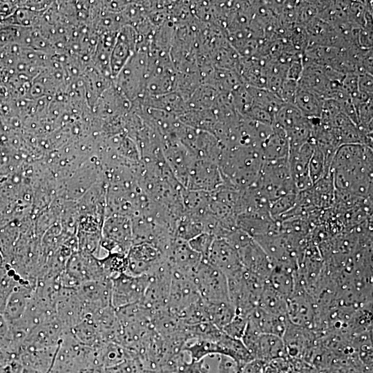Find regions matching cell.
Returning a JSON list of instances; mask_svg holds the SVG:
<instances>
[{"label":"cell","instance_id":"obj_4","mask_svg":"<svg viewBox=\"0 0 373 373\" xmlns=\"http://www.w3.org/2000/svg\"><path fill=\"white\" fill-rule=\"evenodd\" d=\"M241 340L254 359L268 363L278 358H288L282 337L260 334L247 326Z\"/></svg>","mask_w":373,"mask_h":373},{"label":"cell","instance_id":"obj_27","mask_svg":"<svg viewBox=\"0 0 373 373\" xmlns=\"http://www.w3.org/2000/svg\"><path fill=\"white\" fill-rule=\"evenodd\" d=\"M215 237L207 232H203L188 241L189 246L200 254L202 259L205 260L209 254Z\"/></svg>","mask_w":373,"mask_h":373},{"label":"cell","instance_id":"obj_7","mask_svg":"<svg viewBox=\"0 0 373 373\" xmlns=\"http://www.w3.org/2000/svg\"><path fill=\"white\" fill-rule=\"evenodd\" d=\"M318 338L313 329L294 325L288 321L282 337L287 357L307 362Z\"/></svg>","mask_w":373,"mask_h":373},{"label":"cell","instance_id":"obj_25","mask_svg":"<svg viewBox=\"0 0 373 373\" xmlns=\"http://www.w3.org/2000/svg\"><path fill=\"white\" fill-rule=\"evenodd\" d=\"M128 32L127 30L122 31L118 37L113 52L111 68L114 74L119 70L131 50V38L127 36Z\"/></svg>","mask_w":373,"mask_h":373},{"label":"cell","instance_id":"obj_20","mask_svg":"<svg viewBox=\"0 0 373 373\" xmlns=\"http://www.w3.org/2000/svg\"><path fill=\"white\" fill-rule=\"evenodd\" d=\"M69 331L77 341L87 347L96 348L104 343L96 324L89 315Z\"/></svg>","mask_w":373,"mask_h":373},{"label":"cell","instance_id":"obj_17","mask_svg":"<svg viewBox=\"0 0 373 373\" xmlns=\"http://www.w3.org/2000/svg\"><path fill=\"white\" fill-rule=\"evenodd\" d=\"M58 346L23 350L19 352L18 358L23 367L33 369L41 373H48L52 366Z\"/></svg>","mask_w":373,"mask_h":373},{"label":"cell","instance_id":"obj_26","mask_svg":"<svg viewBox=\"0 0 373 373\" xmlns=\"http://www.w3.org/2000/svg\"><path fill=\"white\" fill-rule=\"evenodd\" d=\"M209 365L205 359L187 361L186 357L182 359L172 373H209Z\"/></svg>","mask_w":373,"mask_h":373},{"label":"cell","instance_id":"obj_8","mask_svg":"<svg viewBox=\"0 0 373 373\" xmlns=\"http://www.w3.org/2000/svg\"><path fill=\"white\" fill-rule=\"evenodd\" d=\"M314 146V141L312 138L300 147L289 150V173L297 191H303L313 186L309 174V163Z\"/></svg>","mask_w":373,"mask_h":373},{"label":"cell","instance_id":"obj_24","mask_svg":"<svg viewBox=\"0 0 373 373\" xmlns=\"http://www.w3.org/2000/svg\"><path fill=\"white\" fill-rule=\"evenodd\" d=\"M99 260L106 276L111 280L126 272L128 262L126 254L108 253L105 257L99 258Z\"/></svg>","mask_w":373,"mask_h":373},{"label":"cell","instance_id":"obj_10","mask_svg":"<svg viewBox=\"0 0 373 373\" xmlns=\"http://www.w3.org/2000/svg\"><path fill=\"white\" fill-rule=\"evenodd\" d=\"M224 184L217 163L210 160L193 163L186 187L188 190L203 192L213 191Z\"/></svg>","mask_w":373,"mask_h":373},{"label":"cell","instance_id":"obj_28","mask_svg":"<svg viewBox=\"0 0 373 373\" xmlns=\"http://www.w3.org/2000/svg\"><path fill=\"white\" fill-rule=\"evenodd\" d=\"M247 324V318L236 314L232 320L226 325L222 331L227 336L242 339Z\"/></svg>","mask_w":373,"mask_h":373},{"label":"cell","instance_id":"obj_13","mask_svg":"<svg viewBox=\"0 0 373 373\" xmlns=\"http://www.w3.org/2000/svg\"><path fill=\"white\" fill-rule=\"evenodd\" d=\"M165 256L172 271L188 276L194 275L202 261L201 255L194 251L187 241L175 238L172 240Z\"/></svg>","mask_w":373,"mask_h":373},{"label":"cell","instance_id":"obj_15","mask_svg":"<svg viewBox=\"0 0 373 373\" xmlns=\"http://www.w3.org/2000/svg\"><path fill=\"white\" fill-rule=\"evenodd\" d=\"M35 285L28 282L17 284L8 294L3 311V316L10 323L20 319L33 294Z\"/></svg>","mask_w":373,"mask_h":373},{"label":"cell","instance_id":"obj_2","mask_svg":"<svg viewBox=\"0 0 373 373\" xmlns=\"http://www.w3.org/2000/svg\"><path fill=\"white\" fill-rule=\"evenodd\" d=\"M101 248L107 253L127 254L133 245L131 219L121 215L108 217L101 229Z\"/></svg>","mask_w":373,"mask_h":373},{"label":"cell","instance_id":"obj_22","mask_svg":"<svg viewBox=\"0 0 373 373\" xmlns=\"http://www.w3.org/2000/svg\"><path fill=\"white\" fill-rule=\"evenodd\" d=\"M296 271L286 267L274 266L267 282L288 298L294 291Z\"/></svg>","mask_w":373,"mask_h":373},{"label":"cell","instance_id":"obj_3","mask_svg":"<svg viewBox=\"0 0 373 373\" xmlns=\"http://www.w3.org/2000/svg\"><path fill=\"white\" fill-rule=\"evenodd\" d=\"M148 286L146 274L133 276L121 274L111 279V306L118 309L140 303Z\"/></svg>","mask_w":373,"mask_h":373},{"label":"cell","instance_id":"obj_6","mask_svg":"<svg viewBox=\"0 0 373 373\" xmlns=\"http://www.w3.org/2000/svg\"><path fill=\"white\" fill-rule=\"evenodd\" d=\"M67 330L55 315L35 326L29 332L19 352L23 350L57 347Z\"/></svg>","mask_w":373,"mask_h":373},{"label":"cell","instance_id":"obj_23","mask_svg":"<svg viewBox=\"0 0 373 373\" xmlns=\"http://www.w3.org/2000/svg\"><path fill=\"white\" fill-rule=\"evenodd\" d=\"M206 302L209 321L221 330L236 314V309L230 301Z\"/></svg>","mask_w":373,"mask_h":373},{"label":"cell","instance_id":"obj_19","mask_svg":"<svg viewBox=\"0 0 373 373\" xmlns=\"http://www.w3.org/2000/svg\"><path fill=\"white\" fill-rule=\"evenodd\" d=\"M324 101L315 93L298 85L293 105L306 117L312 120L319 119L323 111Z\"/></svg>","mask_w":373,"mask_h":373},{"label":"cell","instance_id":"obj_14","mask_svg":"<svg viewBox=\"0 0 373 373\" xmlns=\"http://www.w3.org/2000/svg\"><path fill=\"white\" fill-rule=\"evenodd\" d=\"M204 260L221 271L226 277L243 268L237 251L224 238L214 239Z\"/></svg>","mask_w":373,"mask_h":373},{"label":"cell","instance_id":"obj_5","mask_svg":"<svg viewBox=\"0 0 373 373\" xmlns=\"http://www.w3.org/2000/svg\"><path fill=\"white\" fill-rule=\"evenodd\" d=\"M193 276L172 271V279L166 309L177 317L190 305L200 298Z\"/></svg>","mask_w":373,"mask_h":373},{"label":"cell","instance_id":"obj_12","mask_svg":"<svg viewBox=\"0 0 373 373\" xmlns=\"http://www.w3.org/2000/svg\"><path fill=\"white\" fill-rule=\"evenodd\" d=\"M126 274L141 276L147 274L155 265L165 258L156 247L149 243L133 245L127 254Z\"/></svg>","mask_w":373,"mask_h":373},{"label":"cell","instance_id":"obj_29","mask_svg":"<svg viewBox=\"0 0 373 373\" xmlns=\"http://www.w3.org/2000/svg\"><path fill=\"white\" fill-rule=\"evenodd\" d=\"M291 364L290 373H321L311 364L301 359L289 358Z\"/></svg>","mask_w":373,"mask_h":373},{"label":"cell","instance_id":"obj_30","mask_svg":"<svg viewBox=\"0 0 373 373\" xmlns=\"http://www.w3.org/2000/svg\"><path fill=\"white\" fill-rule=\"evenodd\" d=\"M80 373H104V370L100 366H92L84 370Z\"/></svg>","mask_w":373,"mask_h":373},{"label":"cell","instance_id":"obj_9","mask_svg":"<svg viewBox=\"0 0 373 373\" xmlns=\"http://www.w3.org/2000/svg\"><path fill=\"white\" fill-rule=\"evenodd\" d=\"M55 315L66 329H70L87 315L76 289L61 288L55 304Z\"/></svg>","mask_w":373,"mask_h":373},{"label":"cell","instance_id":"obj_11","mask_svg":"<svg viewBox=\"0 0 373 373\" xmlns=\"http://www.w3.org/2000/svg\"><path fill=\"white\" fill-rule=\"evenodd\" d=\"M76 290L85 305L87 315L111 306V279L86 281L81 283Z\"/></svg>","mask_w":373,"mask_h":373},{"label":"cell","instance_id":"obj_16","mask_svg":"<svg viewBox=\"0 0 373 373\" xmlns=\"http://www.w3.org/2000/svg\"><path fill=\"white\" fill-rule=\"evenodd\" d=\"M287 318L269 313L258 306L247 316V325L260 334H269L283 337Z\"/></svg>","mask_w":373,"mask_h":373},{"label":"cell","instance_id":"obj_18","mask_svg":"<svg viewBox=\"0 0 373 373\" xmlns=\"http://www.w3.org/2000/svg\"><path fill=\"white\" fill-rule=\"evenodd\" d=\"M96 358L99 366L105 369L116 366L137 355L115 342H105L95 348Z\"/></svg>","mask_w":373,"mask_h":373},{"label":"cell","instance_id":"obj_21","mask_svg":"<svg viewBox=\"0 0 373 373\" xmlns=\"http://www.w3.org/2000/svg\"><path fill=\"white\" fill-rule=\"evenodd\" d=\"M258 306L272 314L287 317V298L274 289L267 281Z\"/></svg>","mask_w":373,"mask_h":373},{"label":"cell","instance_id":"obj_1","mask_svg":"<svg viewBox=\"0 0 373 373\" xmlns=\"http://www.w3.org/2000/svg\"><path fill=\"white\" fill-rule=\"evenodd\" d=\"M193 280L200 297L205 301H229L226 276L207 261L202 259Z\"/></svg>","mask_w":373,"mask_h":373}]
</instances>
